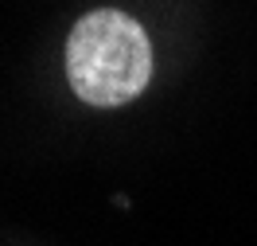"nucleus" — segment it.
<instances>
[{
  "instance_id": "nucleus-1",
  "label": "nucleus",
  "mask_w": 257,
  "mask_h": 246,
  "mask_svg": "<svg viewBox=\"0 0 257 246\" xmlns=\"http://www.w3.org/2000/svg\"><path fill=\"white\" fill-rule=\"evenodd\" d=\"M66 74L82 102L125 106L152 78V43L145 28L125 12H90L66 39Z\"/></svg>"
}]
</instances>
